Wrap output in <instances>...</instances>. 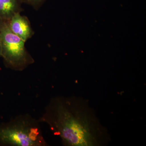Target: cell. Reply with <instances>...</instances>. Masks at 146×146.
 <instances>
[{"mask_svg":"<svg viewBox=\"0 0 146 146\" xmlns=\"http://www.w3.org/2000/svg\"><path fill=\"white\" fill-rule=\"evenodd\" d=\"M7 21L11 32L24 42H26L34 34L28 18L22 16L21 13H16Z\"/></svg>","mask_w":146,"mask_h":146,"instance_id":"277c9868","label":"cell"},{"mask_svg":"<svg viewBox=\"0 0 146 146\" xmlns=\"http://www.w3.org/2000/svg\"><path fill=\"white\" fill-rule=\"evenodd\" d=\"M39 120L28 114L17 115L0 125V144L10 146H46Z\"/></svg>","mask_w":146,"mask_h":146,"instance_id":"7a4b0ae2","label":"cell"},{"mask_svg":"<svg viewBox=\"0 0 146 146\" xmlns=\"http://www.w3.org/2000/svg\"><path fill=\"white\" fill-rule=\"evenodd\" d=\"M67 146H103L110 137L89 101L81 97H53L39 119Z\"/></svg>","mask_w":146,"mask_h":146,"instance_id":"6da1fadb","label":"cell"},{"mask_svg":"<svg viewBox=\"0 0 146 146\" xmlns=\"http://www.w3.org/2000/svg\"><path fill=\"white\" fill-rule=\"evenodd\" d=\"M21 0H0V20L9 21L23 9Z\"/></svg>","mask_w":146,"mask_h":146,"instance_id":"5b68a950","label":"cell"},{"mask_svg":"<svg viewBox=\"0 0 146 146\" xmlns=\"http://www.w3.org/2000/svg\"><path fill=\"white\" fill-rule=\"evenodd\" d=\"M23 3L32 7L35 10L39 9L47 0H21Z\"/></svg>","mask_w":146,"mask_h":146,"instance_id":"8992f818","label":"cell"},{"mask_svg":"<svg viewBox=\"0 0 146 146\" xmlns=\"http://www.w3.org/2000/svg\"><path fill=\"white\" fill-rule=\"evenodd\" d=\"M2 56V46L1 42V38H0V56Z\"/></svg>","mask_w":146,"mask_h":146,"instance_id":"52a82bcc","label":"cell"},{"mask_svg":"<svg viewBox=\"0 0 146 146\" xmlns=\"http://www.w3.org/2000/svg\"><path fill=\"white\" fill-rule=\"evenodd\" d=\"M0 38L1 57L8 68L21 71L34 63V59L26 48L25 42L11 32L7 21L0 20Z\"/></svg>","mask_w":146,"mask_h":146,"instance_id":"3957f363","label":"cell"}]
</instances>
